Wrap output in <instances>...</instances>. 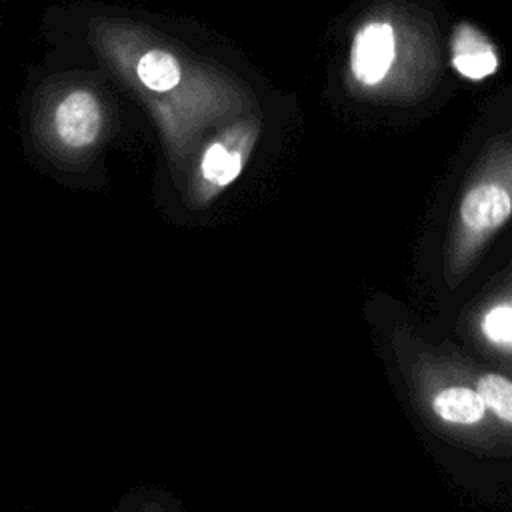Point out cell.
Here are the masks:
<instances>
[{"instance_id": "5b68a950", "label": "cell", "mask_w": 512, "mask_h": 512, "mask_svg": "<svg viewBox=\"0 0 512 512\" xmlns=\"http://www.w3.org/2000/svg\"><path fill=\"white\" fill-rule=\"evenodd\" d=\"M450 66L466 80L480 82L490 78L500 68V52L486 32L472 22H458L450 32L448 42Z\"/></svg>"}, {"instance_id": "7a4b0ae2", "label": "cell", "mask_w": 512, "mask_h": 512, "mask_svg": "<svg viewBox=\"0 0 512 512\" xmlns=\"http://www.w3.org/2000/svg\"><path fill=\"white\" fill-rule=\"evenodd\" d=\"M512 218V126L484 148L458 200L452 234V270L470 258Z\"/></svg>"}, {"instance_id": "8992f818", "label": "cell", "mask_w": 512, "mask_h": 512, "mask_svg": "<svg viewBox=\"0 0 512 512\" xmlns=\"http://www.w3.org/2000/svg\"><path fill=\"white\" fill-rule=\"evenodd\" d=\"M102 128V108L88 90L66 94L54 110V132L68 148H86L96 142Z\"/></svg>"}, {"instance_id": "52a82bcc", "label": "cell", "mask_w": 512, "mask_h": 512, "mask_svg": "<svg viewBox=\"0 0 512 512\" xmlns=\"http://www.w3.org/2000/svg\"><path fill=\"white\" fill-rule=\"evenodd\" d=\"M432 412L448 424L472 426L480 422L486 414L484 400L476 392V388L468 386H448L434 394Z\"/></svg>"}, {"instance_id": "ba28073f", "label": "cell", "mask_w": 512, "mask_h": 512, "mask_svg": "<svg viewBox=\"0 0 512 512\" xmlns=\"http://www.w3.org/2000/svg\"><path fill=\"white\" fill-rule=\"evenodd\" d=\"M476 392L494 416L512 426V380L500 374H484L478 378Z\"/></svg>"}, {"instance_id": "6da1fadb", "label": "cell", "mask_w": 512, "mask_h": 512, "mask_svg": "<svg viewBox=\"0 0 512 512\" xmlns=\"http://www.w3.org/2000/svg\"><path fill=\"white\" fill-rule=\"evenodd\" d=\"M442 72L438 30L432 16L404 0L370 6L354 24L346 90L366 102L408 104L434 90Z\"/></svg>"}, {"instance_id": "9c48e42d", "label": "cell", "mask_w": 512, "mask_h": 512, "mask_svg": "<svg viewBox=\"0 0 512 512\" xmlns=\"http://www.w3.org/2000/svg\"><path fill=\"white\" fill-rule=\"evenodd\" d=\"M482 334L496 346L512 348V302L496 304L484 314Z\"/></svg>"}, {"instance_id": "277c9868", "label": "cell", "mask_w": 512, "mask_h": 512, "mask_svg": "<svg viewBox=\"0 0 512 512\" xmlns=\"http://www.w3.org/2000/svg\"><path fill=\"white\" fill-rule=\"evenodd\" d=\"M138 80L154 94H176L180 88H210L234 82V78L216 72H186L184 62L170 50L150 48L136 64Z\"/></svg>"}, {"instance_id": "3957f363", "label": "cell", "mask_w": 512, "mask_h": 512, "mask_svg": "<svg viewBox=\"0 0 512 512\" xmlns=\"http://www.w3.org/2000/svg\"><path fill=\"white\" fill-rule=\"evenodd\" d=\"M260 134L262 120L258 112H248L234 118L204 146L192 180V194L198 204L212 202L238 180L250 162Z\"/></svg>"}]
</instances>
